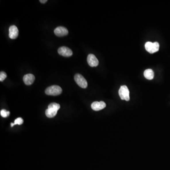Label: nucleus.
Instances as JSON below:
<instances>
[{
    "instance_id": "4",
    "label": "nucleus",
    "mask_w": 170,
    "mask_h": 170,
    "mask_svg": "<svg viewBox=\"0 0 170 170\" xmlns=\"http://www.w3.org/2000/svg\"><path fill=\"white\" fill-rule=\"evenodd\" d=\"M119 94L121 99L125 100L127 101L130 100V91L126 86L123 85L121 86L119 90Z\"/></svg>"
},
{
    "instance_id": "17",
    "label": "nucleus",
    "mask_w": 170,
    "mask_h": 170,
    "mask_svg": "<svg viewBox=\"0 0 170 170\" xmlns=\"http://www.w3.org/2000/svg\"><path fill=\"white\" fill-rule=\"evenodd\" d=\"M14 125H15L14 123H11V127H12Z\"/></svg>"
},
{
    "instance_id": "12",
    "label": "nucleus",
    "mask_w": 170,
    "mask_h": 170,
    "mask_svg": "<svg viewBox=\"0 0 170 170\" xmlns=\"http://www.w3.org/2000/svg\"><path fill=\"white\" fill-rule=\"evenodd\" d=\"M144 75L146 79L151 80L154 77V73L151 69H147L145 70L144 73Z\"/></svg>"
},
{
    "instance_id": "11",
    "label": "nucleus",
    "mask_w": 170,
    "mask_h": 170,
    "mask_svg": "<svg viewBox=\"0 0 170 170\" xmlns=\"http://www.w3.org/2000/svg\"><path fill=\"white\" fill-rule=\"evenodd\" d=\"M35 77L32 74H27L23 77V81L26 85H31L35 81Z\"/></svg>"
},
{
    "instance_id": "2",
    "label": "nucleus",
    "mask_w": 170,
    "mask_h": 170,
    "mask_svg": "<svg viewBox=\"0 0 170 170\" xmlns=\"http://www.w3.org/2000/svg\"><path fill=\"white\" fill-rule=\"evenodd\" d=\"M62 89L57 85H53L47 88L45 91L46 94L49 96H58L62 93Z\"/></svg>"
},
{
    "instance_id": "15",
    "label": "nucleus",
    "mask_w": 170,
    "mask_h": 170,
    "mask_svg": "<svg viewBox=\"0 0 170 170\" xmlns=\"http://www.w3.org/2000/svg\"><path fill=\"white\" fill-rule=\"evenodd\" d=\"M1 115L3 118L7 117V116H8V111H7L6 110H4V109L1 110Z\"/></svg>"
},
{
    "instance_id": "1",
    "label": "nucleus",
    "mask_w": 170,
    "mask_h": 170,
    "mask_svg": "<svg viewBox=\"0 0 170 170\" xmlns=\"http://www.w3.org/2000/svg\"><path fill=\"white\" fill-rule=\"evenodd\" d=\"M59 104L52 103L48 105V108L45 111V115L48 118H53L56 115L58 111L60 109Z\"/></svg>"
},
{
    "instance_id": "3",
    "label": "nucleus",
    "mask_w": 170,
    "mask_h": 170,
    "mask_svg": "<svg viewBox=\"0 0 170 170\" xmlns=\"http://www.w3.org/2000/svg\"><path fill=\"white\" fill-rule=\"evenodd\" d=\"M145 48L149 53H154L158 52L159 49V44L158 42H148L145 44Z\"/></svg>"
},
{
    "instance_id": "6",
    "label": "nucleus",
    "mask_w": 170,
    "mask_h": 170,
    "mask_svg": "<svg viewBox=\"0 0 170 170\" xmlns=\"http://www.w3.org/2000/svg\"><path fill=\"white\" fill-rule=\"evenodd\" d=\"M58 53L59 55L64 57H69L73 54L72 50L66 47H60L58 50Z\"/></svg>"
},
{
    "instance_id": "8",
    "label": "nucleus",
    "mask_w": 170,
    "mask_h": 170,
    "mask_svg": "<svg viewBox=\"0 0 170 170\" xmlns=\"http://www.w3.org/2000/svg\"><path fill=\"white\" fill-rule=\"evenodd\" d=\"M106 107V104L103 101L94 102L91 105V108L93 110L99 111L104 109Z\"/></svg>"
},
{
    "instance_id": "5",
    "label": "nucleus",
    "mask_w": 170,
    "mask_h": 170,
    "mask_svg": "<svg viewBox=\"0 0 170 170\" xmlns=\"http://www.w3.org/2000/svg\"><path fill=\"white\" fill-rule=\"evenodd\" d=\"M75 81L76 83L82 88H86L88 86V82L84 77L80 74H76L74 76Z\"/></svg>"
},
{
    "instance_id": "13",
    "label": "nucleus",
    "mask_w": 170,
    "mask_h": 170,
    "mask_svg": "<svg viewBox=\"0 0 170 170\" xmlns=\"http://www.w3.org/2000/svg\"><path fill=\"white\" fill-rule=\"evenodd\" d=\"M7 77V75L5 72H1L0 73V81L2 82Z\"/></svg>"
},
{
    "instance_id": "9",
    "label": "nucleus",
    "mask_w": 170,
    "mask_h": 170,
    "mask_svg": "<svg viewBox=\"0 0 170 170\" xmlns=\"http://www.w3.org/2000/svg\"><path fill=\"white\" fill-rule=\"evenodd\" d=\"M55 35L58 36H63L68 34V29L63 27H58L56 28L54 30Z\"/></svg>"
},
{
    "instance_id": "10",
    "label": "nucleus",
    "mask_w": 170,
    "mask_h": 170,
    "mask_svg": "<svg viewBox=\"0 0 170 170\" xmlns=\"http://www.w3.org/2000/svg\"><path fill=\"white\" fill-rule=\"evenodd\" d=\"M9 35L10 38L15 39L17 38L19 35V30L16 26H11V27H9Z\"/></svg>"
},
{
    "instance_id": "7",
    "label": "nucleus",
    "mask_w": 170,
    "mask_h": 170,
    "mask_svg": "<svg viewBox=\"0 0 170 170\" xmlns=\"http://www.w3.org/2000/svg\"><path fill=\"white\" fill-rule=\"evenodd\" d=\"M87 61L89 66L92 67L97 66L98 65V60L96 58L95 55L93 54H90L88 55Z\"/></svg>"
},
{
    "instance_id": "14",
    "label": "nucleus",
    "mask_w": 170,
    "mask_h": 170,
    "mask_svg": "<svg viewBox=\"0 0 170 170\" xmlns=\"http://www.w3.org/2000/svg\"><path fill=\"white\" fill-rule=\"evenodd\" d=\"M23 123V120L21 118H18L16 119L14 121V124H19V125H21Z\"/></svg>"
},
{
    "instance_id": "16",
    "label": "nucleus",
    "mask_w": 170,
    "mask_h": 170,
    "mask_svg": "<svg viewBox=\"0 0 170 170\" xmlns=\"http://www.w3.org/2000/svg\"><path fill=\"white\" fill-rule=\"evenodd\" d=\"M47 1V0H40V3H46Z\"/></svg>"
}]
</instances>
